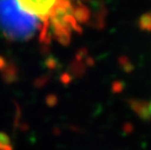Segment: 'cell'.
<instances>
[{"instance_id":"6da1fadb","label":"cell","mask_w":151,"mask_h":150,"mask_svg":"<svg viewBox=\"0 0 151 150\" xmlns=\"http://www.w3.org/2000/svg\"><path fill=\"white\" fill-rule=\"evenodd\" d=\"M22 8L42 24L39 39L48 43L54 37L58 42H68L82 24L90 19V10L82 0H18Z\"/></svg>"},{"instance_id":"7a4b0ae2","label":"cell","mask_w":151,"mask_h":150,"mask_svg":"<svg viewBox=\"0 0 151 150\" xmlns=\"http://www.w3.org/2000/svg\"><path fill=\"white\" fill-rule=\"evenodd\" d=\"M0 31L12 41H28L42 32V24L18 0H0Z\"/></svg>"},{"instance_id":"3957f363","label":"cell","mask_w":151,"mask_h":150,"mask_svg":"<svg viewBox=\"0 0 151 150\" xmlns=\"http://www.w3.org/2000/svg\"><path fill=\"white\" fill-rule=\"evenodd\" d=\"M130 105L137 116L141 120L150 121L151 120V113L149 110V103L143 100H131Z\"/></svg>"},{"instance_id":"277c9868","label":"cell","mask_w":151,"mask_h":150,"mask_svg":"<svg viewBox=\"0 0 151 150\" xmlns=\"http://www.w3.org/2000/svg\"><path fill=\"white\" fill-rule=\"evenodd\" d=\"M139 27L141 30L151 32V12H146L140 16L139 20Z\"/></svg>"},{"instance_id":"5b68a950","label":"cell","mask_w":151,"mask_h":150,"mask_svg":"<svg viewBox=\"0 0 151 150\" xmlns=\"http://www.w3.org/2000/svg\"><path fill=\"white\" fill-rule=\"evenodd\" d=\"M0 150H13L8 136L3 133H0Z\"/></svg>"},{"instance_id":"8992f818","label":"cell","mask_w":151,"mask_h":150,"mask_svg":"<svg viewBox=\"0 0 151 150\" xmlns=\"http://www.w3.org/2000/svg\"><path fill=\"white\" fill-rule=\"evenodd\" d=\"M149 110H150V113H151V100L149 101Z\"/></svg>"}]
</instances>
